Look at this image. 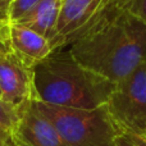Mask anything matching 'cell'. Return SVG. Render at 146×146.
Segmentation results:
<instances>
[{
	"instance_id": "cell-1",
	"label": "cell",
	"mask_w": 146,
	"mask_h": 146,
	"mask_svg": "<svg viewBox=\"0 0 146 146\" xmlns=\"http://www.w3.org/2000/svg\"><path fill=\"white\" fill-rule=\"evenodd\" d=\"M32 100L66 108L96 109L108 103L117 83L83 67L63 48L32 67Z\"/></svg>"
},
{
	"instance_id": "cell-2",
	"label": "cell",
	"mask_w": 146,
	"mask_h": 146,
	"mask_svg": "<svg viewBox=\"0 0 146 146\" xmlns=\"http://www.w3.org/2000/svg\"><path fill=\"white\" fill-rule=\"evenodd\" d=\"M67 49L83 67L118 83L146 62V23L128 12L104 31Z\"/></svg>"
},
{
	"instance_id": "cell-3",
	"label": "cell",
	"mask_w": 146,
	"mask_h": 146,
	"mask_svg": "<svg viewBox=\"0 0 146 146\" xmlns=\"http://www.w3.org/2000/svg\"><path fill=\"white\" fill-rule=\"evenodd\" d=\"M58 131L68 146H114L121 129L109 114L106 105L96 109H74L31 100Z\"/></svg>"
},
{
	"instance_id": "cell-4",
	"label": "cell",
	"mask_w": 146,
	"mask_h": 146,
	"mask_svg": "<svg viewBox=\"0 0 146 146\" xmlns=\"http://www.w3.org/2000/svg\"><path fill=\"white\" fill-rule=\"evenodd\" d=\"M105 105L121 131L146 136V62L117 83Z\"/></svg>"
},
{
	"instance_id": "cell-5",
	"label": "cell",
	"mask_w": 146,
	"mask_h": 146,
	"mask_svg": "<svg viewBox=\"0 0 146 146\" xmlns=\"http://www.w3.org/2000/svg\"><path fill=\"white\" fill-rule=\"evenodd\" d=\"M1 99L22 111L33 99L32 68L14 53L0 56Z\"/></svg>"
},
{
	"instance_id": "cell-6",
	"label": "cell",
	"mask_w": 146,
	"mask_h": 146,
	"mask_svg": "<svg viewBox=\"0 0 146 146\" xmlns=\"http://www.w3.org/2000/svg\"><path fill=\"white\" fill-rule=\"evenodd\" d=\"M9 135L19 146H68L55 127L31 103L22 110L17 127Z\"/></svg>"
},
{
	"instance_id": "cell-7",
	"label": "cell",
	"mask_w": 146,
	"mask_h": 146,
	"mask_svg": "<svg viewBox=\"0 0 146 146\" xmlns=\"http://www.w3.org/2000/svg\"><path fill=\"white\" fill-rule=\"evenodd\" d=\"M132 1L133 0H99L92 14L86 21L85 25L76 31L71 37H68L66 41V48L77 40L101 32L117 22L122 15L128 13Z\"/></svg>"
},
{
	"instance_id": "cell-8",
	"label": "cell",
	"mask_w": 146,
	"mask_h": 146,
	"mask_svg": "<svg viewBox=\"0 0 146 146\" xmlns=\"http://www.w3.org/2000/svg\"><path fill=\"white\" fill-rule=\"evenodd\" d=\"M10 38L13 53L31 68L53 53L50 44L44 36L25 26L10 23Z\"/></svg>"
},
{
	"instance_id": "cell-9",
	"label": "cell",
	"mask_w": 146,
	"mask_h": 146,
	"mask_svg": "<svg viewBox=\"0 0 146 146\" xmlns=\"http://www.w3.org/2000/svg\"><path fill=\"white\" fill-rule=\"evenodd\" d=\"M62 1L63 0H40L35 9L17 23L44 36L49 41L53 51L62 49L60 40L56 32V23Z\"/></svg>"
},
{
	"instance_id": "cell-10",
	"label": "cell",
	"mask_w": 146,
	"mask_h": 146,
	"mask_svg": "<svg viewBox=\"0 0 146 146\" xmlns=\"http://www.w3.org/2000/svg\"><path fill=\"white\" fill-rule=\"evenodd\" d=\"M99 0H63L59 12L56 32L60 40L62 49L66 41L77 30H80L92 14Z\"/></svg>"
},
{
	"instance_id": "cell-11",
	"label": "cell",
	"mask_w": 146,
	"mask_h": 146,
	"mask_svg": "<svg viewBox=\"0 0 146 146\" xmlns=\"http://www.w3.org/2000/svg\"><path fill=\"white\" fill-rule=\"evenodd\" d=\"M21 110L0 99V129L7 133H12L21 119Z\"/></svg>"
},
{
	"instance_id": "cell-12",
	"label": "cell",
	"mask_w": 146,
	"mask_h": 146,
	"mask_svg": "<svg viewBox=\"0 0 146 146\" xmlns=\"http://www.w3.org/2000/svg\"><path fill=\"white\" fill-rule=\"evenodd\" d=\"M40 0H13L9 8V22L18 23L21 19L30 14Z\"/></svg>"
},
{
	"instance_id": "cell-13",
	"label": "cell",
	"mask_w": 146,
	"mask_h": 146,
	"mask_svg": "<svg viewBox=\"0 0 146 146\" xmlns=\"http://www.w3.org/2000/svg\"><path fill=\"white\" fill-rule=\"evenodd\" d=\"M114 146H146V136L121 131L115 139Z\"/></svg>"
},
{
	"instance_id": "cell-14",
	"label": "cell",
	"mask_w": 146,
	"mask_h": 146,
	"mask_svg": "<svg viewBox=\"0 0 146 146\" xmlns=\"http://www.w3.org/2000/svg\"><path fill=\"white\" fill-rule=\"evenodd\" d=\"M10 22H0V56L12 53Z\"/></svg>"
},
{
	"instance_id": "cell-15",
	"label": "cell",
	"mask_w": 146,
	"mask_h": 146,
	"mask_svg": "<svg viewBox=\"0 0 146 146\" xmlns=\"http://www.w3.org/2000/svg\"><path fill=\"white\" fill-rule=\"evenodd\" d=\"M128 12L137 19L146 23V0H133Z\"/></svg>"
},
{
	"instance_id": "cell-16",
	"label": "cell",
	"mask_w": 146,
	"mask_h": 146,
	"mask_svg": "<svg viewBox=\"0 0 146 146\" xmlns=\"http://www.w3.org/2000/svg\"><path fill=\"white\" fill-rule=\"evenodd\" d=\"M13 0H0V22H9V8Z\"/></svg>"
},
{
	"instance_id": "cell-17",
	"label": "cell",
	"mask_w": 146,
	"mask_h": 146,
	"mask_svg": "<svg viewBox=\"0 0 146 146\" xmlns=\"http://www.w3.org/2000/svg\"><path fill=\"white\" fill-rule=\"evenodd\" d=\"M3 146H19V145H18L17 142L14 141V139H13V137L9 135V136H8V139L5 140V142H4V145H3Z\"/></svg>"
},
{
	"instance_id": "cell-18",
	"label": "cell",
	"mask_w": 146,
	"mask_h": 146,
	"mask_svg": "<svg viewBox=\"0 0 146 146\" xmlns=\"http://www.w3.org/2000/svg\"><path fill=\"white\" fill-rule=\"evenodd\" d=\"M8 136H9V133H7V132H4L3 129H0V146L4 145L5 140L8 139Z\"/></svg>"
},
{
	"instance_id": "cell-19",
	"label": "cell",
	"mask_w": 146,
	"mask_h": 146,
	"mask_svg": "<svg viewBox=\"0 0 146 146\" xmlns=\"http://www.w3.org/2000/svg\"><path fill=\"white\" fill-rule=\"evenodd\" d=\"M0 99H1V88H0Z\"/></svg>"
}]
</instances>
